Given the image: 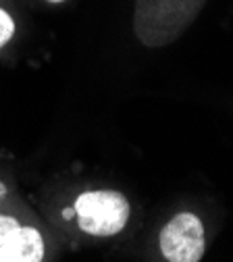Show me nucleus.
<instances>
[{"label": "nucleus", "mask_w": 233, "mask_h": 262, "mask_svg": "<svg viewBox=\"0 0 233 262\" xmlns=\"http://www.w3.org/2000/svg\"><path fill=\"white\" fill-rule=\"evenodd\" d=\"M206 0H136L133 31L148 48L177 40L204 9Z\"/></svg>", "instance_id": "obj_1"}, {"label": "nucleus", "mask_w": 233, "mask_h": 262, "mask_svg": "<svg viewBox=\"0 0 233 262\" xmlns=\"http://www.w3.org/2000/svg\"><path fill=\"white\" fill-rule=\"evenodd\" d=\"M75 214L81 231L96 237H111L123 231L129 221V202L121 191L96 189L75 200Z\"/></svg>", "instance_id": "obj_2"}, {"label": "nucleus", "mask_w": 233, "mask_h": 262, "mask_svg": "<svg viewBox=\"0 0 233 262\" xmlns=\"http://www.w3.org/2000/svg\"><path fill=\"white\" fill-rule=\"evenodd\" d=\"M204 248L202 221L192 212L173 216L160 231V252L169 262H200Z\"/></svg>", "instance_id": "obj_3"}, {"label": "nucleus", "mask_w": 233, "mask_h": 262, "mask_svg": "<svg viewBox=\"0 0 233 262\" xmlns=\"http://www.w3.org/2000/svg\"><path fill=\"white\" fill-rule=\"evenodd\" d=\"M44 239L38 229L19 227L17 231L0 246V262H42Z\"/></svg>", "instance_id": "obj_4"}, {"label": "nucleus", "mask_w": 233, "mask_h": 262, "mask_svg": "<svg viewBox=\"0 0 233 262\" xmlns=\"http://www.w3.org/2000/svg\"><path fill=\"white\" fill-rule=\"evenodd\" d=\"M15 34V21L13 17L5 11V9H0V48H3Z\"/></svg>", "instance_id": "obj_5"}, {"label": "nucleus", "mask_w": 233, "mask_h": 262, "mask_svg": "<svg viewBox=\"0 0 233 262\" xmlns=\"http://www.w3.org/2000/svg\"><path fill=\"white\" fill-rule=\"evenodd\" d=\"M21 225L17 223V219H13V216H5V214H0V246H3L17 229H19Z\"/></svg>", "instance_id": "obj_6"}, {"label": "nucleus", "mask_w": 233, "mask_h": 262, "mask_svg": "<svg viewBox=\"0 0 233 262\" xmlns=\"http://www.w3.org/2000/svg\"><path fill=\"white\" fill-rule=\"evenodd\" d=\"M5 193H7V185L0 181V198H5Z\"/></svg>", "instance_id": "obj_7"}, {"label": "nucleus", "mask_w": 233, "mask_h": 262, "mask_svg": "<svg viewBox=\"0 0 233 262\" xmlns=\"http://www.w3.org/2000/svg\"><path fill=\"white\" fill-rule=\"evenodd\" d=\"M48 3H62V0H48Z\"/></svg>", "instance_id": "obj_8"}]
</instances>
